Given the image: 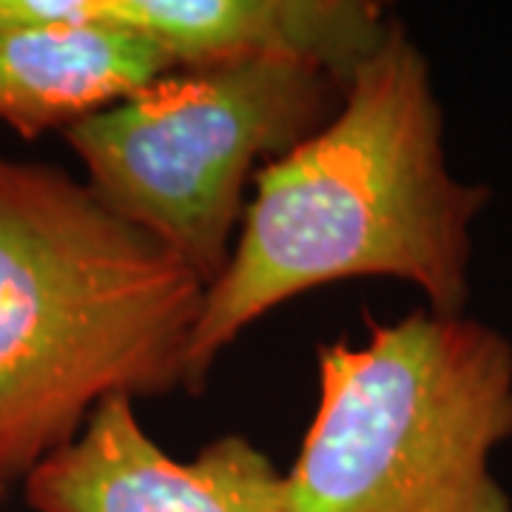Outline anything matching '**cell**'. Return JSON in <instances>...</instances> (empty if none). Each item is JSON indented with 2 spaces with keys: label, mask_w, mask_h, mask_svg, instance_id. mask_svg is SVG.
I'll return each mask as SVG.
<instances>
[{
  "label": "cell",
  "mask_w": 512,
  "mask_h": 512,
  "mask_svg": "<svg viewBox=\"0 0 512 512\" xmlns=\"http://www.w3.org/2000/svg\"><path fill=\"white\" fill-rule=\"evenodd\" d=\"M490 200L450 171L430 60L390 18L328 123L256 171L231 259L205 291L185 390L200 393L256 319L345 279H399L427 311L464 313L473 225Z\"/></svg>",
  "instance_id": "obj_1"
},
{
  "label": "cell",
  "mask_w": 512,
  "mask_h": 512,
  "mask_svg": "<svg viewBox=\"0 0 512 512\" xmlns=\"http://www.w3.org/2000/svg\"><path fill=\"white\" fill-rule=\"evenodd\" d=\"M205 291L83 180L0 157V487L23 484L114 396L185 390Z\"/></svg>",
  "instance_id": "obj_2"
},
{
  "label": "cell",
  "mask_w": 512,
  "mask_h": 512,
  "mask_svg": "<svg viewBox=\"0 0 512 512\" xmlns=\"http://www.w3.org/2000/svg\"><path fill=\"white\" fill-rule=\"evenodd\" d=\"M319 404L285 473L291 512H512V342L467 313L370 322L319 348Z\"/></svg>",
  "instance_id": "obj_3"
},
{
  "label": "cell",
  "mask_w": 512,
  "mask_h": 512,
  "mask_svg": "<svg viewBox=\"0 0 512 512\" xmlns=\"http://www.w3.org/2000/svg\"><path fill=\"white\" fill-rule=\"evenodd\" d=\"M342 94L333 77L288 60L171 72L63 140L97 200L211 285L234 251L256 165L319 131Z\"/></svg>",
  "instance_id": "obj_4"
},
{
  "label": "cell",
  "mask_w": 512,
  "mask_h": 512,
  "mask_svg": "<svg viewBox=\"0 0 512 512\" xmlns=\"http://www.w3.org/2000/svg\"><path fill=\"white\" fill-rule=\"evenodd\" d=\"M35 512H291L285 473L245 436L208 441L191 461L168 456L134 399L94 410L66 447L23 478Z\"/></svg>",
  "instance_id": "obj_5"
},
{
  "label": "cell",
  "mask_w": 512,
  "mask_h": 512,
  "mask_svg": "<svg viewBox=\"0 0 512 512\" xmlns=\"http://www.w3.org/2000/svg\"><path fill=\"white\" fill-rule=\"evenodd\" d=\"M390 18L373 0H103V20L154 40L177 72L288 60L342 89Z\"/></svg>",
  "instance_id": "obj_6"
},
{
  "label": "cell",
  "mask_w": 512,
  "mask_h": 512,
  "mask_svg": "<svg viewBox=\"0 0 512 512\" xmlns=\"http://www.w3.org/2000/svg\"><path fill=\"white\" fill-rule=\"evenodd\" d=\"M177 72L163 49L109 20L0 35V123L35 140Z\"/></svg>",
  "instance_id": "obj_7"
},
{
  "label": "cell",
  "mask_w": 512,
  "mask_h": 512,
  "mask_svg": "<svg viewBox=\"0 0 512 512\" xmlns=\"http://www.w3.org/2000/svg\"><path fill=\"white\" fill-rule=\"evenodd\" d=\"M103 20V0H0V35Z\"/></svg>",
  "instance_id": "obj_8"
},
{
  "label": "cell",
  "mask_w": 512,
  "mask_h": 512,
  "mask_svg": "<svg viewBox=\"0 0 512 512\" xmlns=\"http://www.w3.org/2000/svg\"><path fill=\"white\" fill-rule=\"evenodd\" d=\"M3 495H6V490H3V487H0V501H3Z\"/></svg>",
  "instance_id": "obj_9"
}]
</instances>
